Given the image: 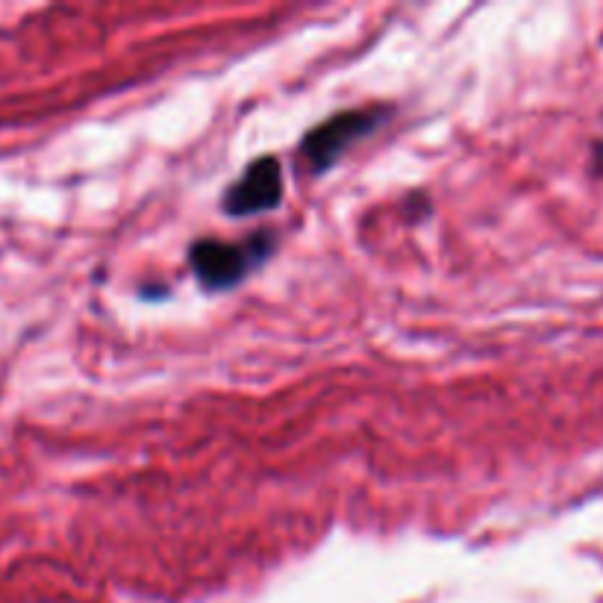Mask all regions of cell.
I'll list each match as a JSON object with an SVG mask.
<instances>
[{
  "instance_id": "1",
  "label": "cell",
  "mask_w": 603,
  "mask_h": 603,
  "mask_svg": "<svg viewBox=\"0 0 603 603\" xmlns=\"http://www.w3.org/2000/svg\"><path fill=\"white\" fill-rule=\"evenodd\" d=\"M274 251L271 233H256L248 242H221L201 239L189 251V265L206 289L221 292L242 283L259 262H265Z\"/></svg>"
},
{
  "instance_id": "2",
  "label": "cell",
  "mask_w": 603,
  "mask_h": 603,
  "mask_svg": "<svg viewBox=\"0 0 603 603\" xmlns=\"http://www.w3.org/2000/svg\"><path fill=\"white\" fill-rule=\"evenodd\" d=\"M380 124L377 109H353L327 118L324 124L312 127L301 142V159L312 174L333 168V162L351 148L356 139L368 136Z\"/></svg>"
},
{
  "instance_id": "3",
  "label": "cell",
  "mask_w": 603,
  "mask_h": 603,
  "mask_svg": "<svg viewBox=\"0 0 603 603\" xmlns=\"http://www.w3.org/2000/svg\"><path fill=\"white\" fill-rule=\"evenodd\" d=\"M283 201V168L274 156L253 159L245 174L224 192V212L227 215H253L268 212Z\"/></svg>"
},
{
  "instance_id": "4",
  "label": "cell",
  "mask_w": 603,
  "mask_h": 603,
  "mask_svg": "<svg viewBox=\"0 0 603 603\" xmlns=\"http://www.w3.org/2000/svg\"><path fill=\"white\" fill-rule=\"evenodd\" d=\"M595 171L603 177V142L595 145Z\"/></svg>"
}]
</instances>
